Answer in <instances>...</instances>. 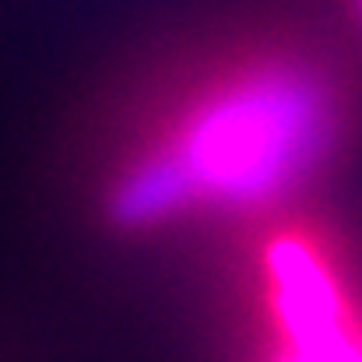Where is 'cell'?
I'll return each mask as SVG.
<instances>
[{
  "label": "cell",
  "mask_w": 362,
  "mask_h": 362,
  "mask_svg": "<svg viewBox=\"0 0 362 362\" xmlns=\"http://www.w3.org/2000/svg\"><path fill=\"white\" fill-rule=\"evenodd\" d=\"M338 130V95L317 67L296 57L229 67L123 169L113 215L148 229L271 208L327 162Z\"/></svg>",
  "instance_id": "6da1fadb"
},
{
  "label": "cell",
  "mask_w": 362,
  "mask_h": 362,
  "mask_svg": "<svg viewBox=\"0 0 362 362\" xmlns=\"http://www.w3.org/2000/svg\"><path fill=\"white\" fill-rule=\"evenodd\" d=\"M260 362H362V299L334 253L281 233L260 253Z\"/></svg>",
  "instance_id": "7a4b0ae2"
},
{
  "label": "cell",
  "mask_w": 362,
  "mask_h": 362,
  "mask_svg": "<svg viewBox=\"0 0 362 362\" xmlns=\"http://www.w3.org/2000/svg\"><path fill=\"white\" fill-rule=\"evenodd\" d=\"M356 4H359V14H362V0H356Z\"/></svg>",
  "instance_id": "3957f363"
}]
</instances>
